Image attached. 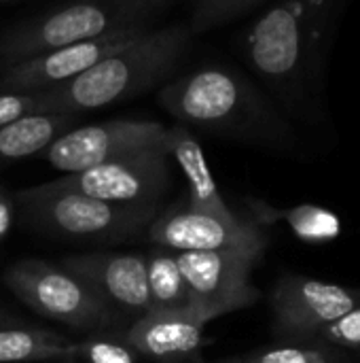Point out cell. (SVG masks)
I'll list each match as a JSON object with an SVG mask.
<instances>
[{"mask_svg":"<svg viewBox=\"0 0 360 363\" xmlns=\"http://www.w3.org/2000/svg\"><path fill=\"white\" fill-rule=\"evenodd\" d=\"M346 0H278L246 30L242 53L257 77L303 113L320 100L325 60Z\"/></svg>","mask_w":360,"mask_h":363,"instance_id":"cell-1","label":"cell"},{"mask_svg":"<svg viewBox=\"0 0 360 363\" xmlns=\"http://www.w3.org/2000/svg\"><path fill=\"white\" fill-rule=\"evenodd\" d=\"M159 106L185 128L263 145H284L293 130L238 68L204 64L157 89Z\"/></svg>","mask_w":360,"mask_h":363,"instance_id":"cell-2","label":"cell"},{"mask_svg":"<svg viewBox=\"0 0 360 363\" xmlns=\"http://www.w3.org/2000/svg\"><path fill=\"white\" fill-rule=\"evenodd\" d=\"M193 40L187 21L151 28L76 79L40 91V113L76 117L159 89L189 55Z\"/></svg>","mask_w":360,"mask_h":363,"instance_id":"cell-3","label":"cell"},{"mask_svg":"<svg viewBox=\"0 0 360 363\" xmlns=\"http://www.w3.org/2000/svg\"><path fill=\"white\" fill-rule=\"evenodd\" d=\"M176 0H72L19 21L0 36V68L51 49L123 30L155 28Z\"/></svg>","mask_w":360,"mask_h":363,"instance_id":"cell-4","label":"cell"},{"mask_svg":"<svg viewBox=\"0 0 360 363\" xmlns=\"http://www.w3.org/2000/svg\"><path fill=\"white\" fill-rule=\"evenodd\" d=\"M25 219L53 236L87 242H119L138 236L159 215L157 206H129L42 183L17 191Z\"/></svg>","mask_w":360,"mask_h":363,"instance_id":"cell-5","label":"cell"},{"mask_svg":"<svg viewBox=\"0 0 360 363\" xmlns=\"http://www.w3.org/2000/svg\"><path fill=\"white\" fill-rule=\"evenodd\" d=\"M6 289L34 313L76 332L98 334L119 325L108 306L79 277L45 259L15 262L2 277Z\"/></svg>","mask_w":360,"mask_h":363,"instance_id":"cell-6","label":"cell"},{"mask_svg":"<svg viewBox=\"0 0 360 363\" xmlns=\"http://www.w3.org/2000/svg\"><path fill=\"white\" fill-rule=\"evenodd\" d=\"M191 294V308L208 325L212 319L252 306L261 291L250 285L259 253L180 251L174 253Z\"/></svg>","mask_w":360,"mask_h":363,"instance_id":"cell-7","label":"cell"},{"mask_svg":"<svg viewBox=\"0 0 360 363\" xmlns=\"http://www.w3.org/2000/svg\"><path fill=\"white\" fill-rule=\"evenodd\" d=\"M166 138L168 128L157 121L110 119L66 130L42 151V157L55 170L74 174L129 153L168 147Z\"/></svg>","mask_w":360,"mask_h":363,"instance_id":"cell-8","label":"cell"},{"mask_svg":"<svg viewBox=\"0 0 360 363\" xmlns=\"http://www.w3.org/2000/svg\"><path fill=\"white\" fill-rule=\"evenodd\" d=\"M168 147L129 153L125 157L49 181L53 187L129 206H157L170 187Z\"/></svg>","mask_w":360,"mask_h":363,"instance_id":"cell-9","label":"cell"},{"mask_svg":"<svg viewBox=\"0 0 360 363\" xmlns=\"http://www.w3.org/2000/svg\"><path fill=\"white\" fill-rule=\"evenodd\" d=\"M269 302L276 334L291 342H308L360 306V294L318 279L286 274L276 283Z\"/></svg>","mask_w":360,"mask_h":363,"instance_id":"cell-10","label":"cell"},{"mask_svg":"<svg viewBox=\"0 0 360 363\" xmlns=\"http://www.w3.org/2000/svg\"><path fill=\"white\" fill-rule=\"evenodd\" d=\"M151 30V28H146ZM146 30H123L112 32L98 38H87L79 43H70L47 53L34 55L0 72V94H28V91H45L76 79L89 68L98 66L134 38H138Z\"/></svg>","mask_w":360,"mask_h":363,"instance_id":"cell-11","label":"cell"},{"mask_svg":"<svg viewBox=\"0 0 360 363\" xmlns=\"http://www.w3.org/2000/svg\"><path fill=\"white\" fill-rule=\"evenodd\" d=\"M59 266L89 285L115 319L125 323V330L136 319L151 313L144 255L85 253L70 255Z\"/></svg>","mask_w":360,"mask_h":363,"instance_id":"cell-12","label":"cell"},{"mask_svg":"<svg viewBox=\"0 0 360 363\" xmlns=\"http://www.w3.org/2000/svg\"><path fill=\"white\" fill-rule=\"evenodd\" d=\"M155 247L168 251H248L263 255L267 238L248 223H227L216 217L193 211L191 206H174L157 215L146 228Z\"/></svg>","mask_w":360,"mask_h":363,"instance_id":"cell-13","label":"cell"},{"mask_svg":"<svg viewBox=\"0 0 360 363\" xmlns=\"http://www.w3.org/2000/svg\"><path fill=\"white\" fill-rule=\"evenodd\" d=\"M206 323L189 308L151 311L121 336L136 355L155 363H199Z\"/></svg>","mask_w":360,"mask_h":363,"instance_id":"cell-14","label":"cell"},{"mask_svg":"<svg viewBox=\"0 0 360 363\" xmlns=\"http://www.w3.org/2000/svg\"><path fill=\"white\" fill-rule=\"evenodd\" d=\"M168 153L176 160V164L180 166L185 179H187V206H191L197 213L216 217L221 221L227 223H238L242 221L223 200L214 177L208 168L206 155L202 145L197 143V138L189 132V128L176 123L172 128H168Z\"/></svg>","mask_w":360,"mask_h":363,"instance_id":"cell-15","label":"cell"},{"mask_svg":"<svg viewBox=\"0 0 360 363\" xmlns=\"http://www.w3.org/2000/svg\"><path fill=\"white\" fill-rule=\"evenodd\" d=\"M74 115L36 113L0 128V168L42 153L57 136L74 125Z\"/></svg>","mask_w":360,"mask_h":363,"instance_id":"cell-16","label":"cell"},{"mask_svg":"<svg viewBox=\"0 0 360 363\" xmlns=\"http://www.w3.org/2000/svg\"><path fill=\"white\" fill-rule=\"evenodd\" d=\"M151 311H176L191 306V294L174 251L153 247L144 255Z\"/></svg>","mask_w":360,"mask_h":363,"instance_id":"cell-17","label":"cell"},{"mask_svg":"<svg viewBox=\"0 0 360 363\" xmlns=\"http://www.w3.org/2000/svg\"><path fill=\"white\" fill-rule=\"evenodd\" d=\"M70 340L40 328H2L0 363H55Z\"/></svg>","mask_w":360,"mask_h":363,"instance_id":"cell-18","label":"cell"},{"mask_svg":"<svg viewBox=\"0 0 360 363\" xmlns=\"http://www.w3.org/2000/svg\"><path fill=\"white\" fill-rule=\"evenodd\" d=\"M240 359L244 363H350L346 351L318 340L276 345L248 353Z\"/></svg>","mask_w":360,"mask_h":363,"instance_id":"cell-19","label":"cell"},{"mask_svg":"<svg viewBox=\"0 0 360 363\" xmlns=\"http://www.w3.org/2000/svg\"><path fill=\"white\" fill-rule=\"evenodd\" d=\"M55 363H136V353L123 336L91 334L81 342H68Z\"/></svg>","mask_w":360,"mask_h":363,"instance_id":"cell-20","label":"cell"},{"mask_svg":"<svg viewBox=\"0 0 360 363\" xmlns=\"http://www.w3.org/2000/svg\"><path fill=\"white\" fill-rule=\"evenodd\" d=\"M263 2L267 0H191L187 23L195 36L206 34L248 15Z\"/></svg>","mask_w":360,"mask_h":363,"instance_id":"cell-21","label":"cell"},{"mask_svg":"<svg viewBox=\"0 0 360 363\" xmlns=\"http://www.w3.org/2000/svg\"><path fill=\"white\" fill-rule=\"evenodd\" d=\"M291 230L306 242L318 245V242H329L339 236V219L327 208L312 206V204H301L282 215Z\"/></svg>","mask_w":360,"mask_h":363,"instance_id":"cell-22","label":"cell"},{"mask_svg":"<svg viewBox=\"0 0 360 363\" xmlns=\"http://www.w3.org/2000/svg\"><path fill=\"white\" fill-rule=\"evenodd\" d=\"M312 340L331 345V347L342 349V351L360 349V306H356L350 313H346L337 321L329 323L327 328H323Z\"/></svg>","mask_w":360,"mask_h":363,"instance_id":"cell-23","label":"cell"},{"mask_svg":"<svg viewBox=\"0 0 360 363\" xmlns=\"http://www.w3.org/2000/svg\"><path fill=\"white\" fill-rule=\"evenodd\" d=\"M40 113V91L0 94V128L25 115Z\"/></svg>","mask_w":360,"mask_h":363,"instance_id":"cell-24","label":"cell"},{"mask_svg":"<svg viewBox=\"0 0 360 363\" xmlns=\"http://www.w3.org/2000/svg\"><path fill=\"white\" fill-rule=\"evenodd\" d=\"M13 223V200L6 191H0V240L8 234Z\"/></svg>","mask_w":360,"mask_h":363,"instance_id":"cell-25","label":"cell"},{"mask_svg":"<svg viewBox=\"0 0 360 363\" xmlns=\"http://www.w3.org/2000/svg\"><path fill=\"white\" fill-rule=\"evenodd\" d=\"M2 328H8V325H6V319H4V315H0V330H2Z\"/></svg>","mask_w":360,"mask_h":363,"instance_id":"cell-26","label":"cell"},{"mask_svg":"<svg viewBox=\"0 0 360 363\" xmlns=\"http://www.w3.org/2000/svg\"><path fill=\"white\" fill-rule=\"evenodd\" d=\"M221 363H244V362H242V359L238 357V359H227V362H221Z\"/></svg>","mask_w":360,"mask_h":363,"instance_id":"cell-27","label":"cell"},{"mask_svg":"<svg viewBox=\"0 0 360 363\" xmlns=\"http://www.w3.org/2000/svg\"><path fill=\"white\" fill-rule=\"evenodd\" d=\"M0 2H6V0H0Z\"/></svg>","mask_w":360,"mask_h":363,"instance_id":"cell-28","label":"cell"}]
</instances>
